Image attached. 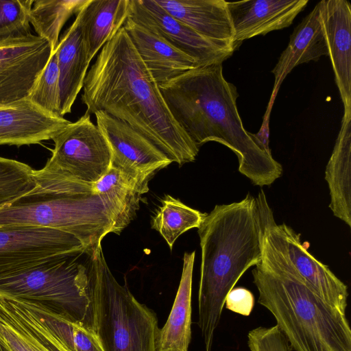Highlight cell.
<instances>
[{"label":"cell","mask_w":351,"mask_h":351,"mask_svg":"<svg viewBox=\"0 0 351 351\" xmlns=\"http://www.w3.org/2000/svg\"><path fill=\"white\" fill-rule=\"evenodd\" d=\"M322 56H328V51L319 2L295 28L287 48L272 70L274 85L269 102L273 104L282 81L294 67L317 60Z\"/></svg>","instance_id":"20"},{"label":"cell","mask_w":351,"mask_h":351,"mask_svg":"<svg viewBox=\"0 0 351 351\" xmlns=\"http://www.w3.org/2000/svg\"><path fill=\"white\" fill-rule=\"evenodd\" d=\"M308 2V0L226 1L234 49L246 39L289 27Z\"/></svg>","instance_id":"14"},{"label":"cell","mask_w":351,"mask_h":351,"mask_svg":"<svg viewBox=\"0 0 351 351\" xmlns=\"http://www.w3.org/2000/svg\"><path fill=\"white\" fill-rule=\"evenodd\" d=\"M225 307L238 314L249 316L254 306L253 293L243 287L233 288L227 295Z\"/></svg>","instance_id":"32"},{"label":"cell","mask_w":351,"mask_h":351,"mask_svg":"<svg viewBox=\"0 0 351 351\" xmlns=\"http://www.w3.org/2000/svg\"><path fill=\"white\" fill-rule=\"evenodd\" d=\"M256 202L271 234L308 287L328 304L346 314L347 285L308 252V243H302L300 234L285 223H276L263 190L258 192Z\"/></svg>","instance_id":"9"},{"label":"cell","mask_w":351,"mask_h":351,"mask_svg":"<svg viewBox=\"0 0 351 351\" xmlns=\"http://www.w3.org/2000/svg\"><path fill=\"white\" fill-rule=\"evenodd\" d=\"M202 251L198 326L211 351L225 300L243 274L262 258L256 198L216 205L197 228Z\"/></svg>","instance_id":"4"},{"label":"cell","mask_w":351,"mask_h":351,"mask_svg":"<svg viewBox=\"0 0 351 351\" xmlns=\"http://www.w3.org/2000/svg\"><path fill=\"white\" fill-rule=\"evenodd\" d=\"M171 16L201 36L232 48L233 29L224 0H154Z\"/></svg>","instance_id":"18"},{"label":"cell","mask_w":351,"mask_h":351,"mask_svg":"<svg viewBox=\"0 0 351 351\" xmlns=\"http://www.w3.org/2000/svg\"><path fill=\"white\" fill-rule=\"evenodd\" d=\"M93 186L112 217L113 233L117 234L135 218L142 195L149 191L148 186L112 166Z\"/></svg>","instance_id":"23"},{"label":"cell","mask_w":351,"mask_h":351,"mask_svg":"<svg viewBox=\"0 0 351 351\" xmlns=\"http://www.w3.org/2000/svg\"><path fill=\"white\" fill-rule=\"evenodd\" d=\"M84 254L58 256L29 268L0 276V297L39 302L92 328Z\"/></svg>","instance_id":"7"},{"label":"cell","mask_w":351,"mask_h":351,"mask_svg":"<svg viewBox=\"0 0 351 351\" xmlns=\"http://www.w3.org/2000/svg\"><path fill=\"white\" fill-rule=\"evenodd\" d=\"M129 18L191 57L197 67L222 63L234 51L201 36L154 0H130Z\"/></svg>","instance_id":"12"},{"label":"cell","mask_w":351,"mask_h":351,"mask_svg":"<svg viewBox=\"0 0 351 351\" xmlns=\"http://www.w3.org/2000/svg\"><path fill=\"white\" fill-rule=\"evenodd\" d=\"M86 261L92 328L104 351H158L160 328L154 311L115 279L101 245Z\"/></svg>","instance_id":"5"},{"label":"cell","mask_w":351,"mask_h":351,"mask_svg":"<svg viewBox=\"0 0 351 351\" xmlns=\"http://www.w3.org/2000/svg\"><path fill=\"white\" fill-rule=\"evenodd\" d=\"M97 126L111 151V166L138 183L149 180L172 160L141 133L104 111L95 113Z\"/></svg>","instance_id":"11"},{"label":"cell","mask_w":351,"mask_h":351,"mask_svg":"<svg viewBox=\"0 0 351 351\" xmlns=\"http://www.w3.org/2000/svg\"><path fill=\"white\" fill-rule=\"evenodd\" d=\"M262 258L252 270L258 303L274 316L295 351H351L346 315L306 285L259 215Z\"/></svg>","instance_id":"3"},{"label":"cell","mask_w":351,"mask_h":351,"mask_svg":"<svg viewBox=\"0 0 351 351\" xmlns=\"http://www.w3.org/2000/svg\"><path fill=\"white\" fill-rule=\"evenodd\" d=\"M89 62L123 26L130 0H88L77 12Z\"/></svg>","instance_id":"24"},{"label":"cell","mask_w":351,"mask_h":351,"mask_svg":"<svg viewBox=\"0 0 351 351\" xmlns=\"http://www.w3.org/2000/svg\"><path fill=\"white\" fill-rule=\"evenodd\" d=\"M34 0H0V43L31 34L29 12Z\"/></svg>","instance_id":"31"},{"label":"cell","mask_w":351,"mask_h":351,"mask_svg":"<svg viewBox=\"0 0 351 351\" xmlns=\"http://www.w3.org/2000/svg\"><path fill=\"white\" fill-rule=\"evenodd\" d=\"M0 226H36L70 234L88 254L113 233L112 217L97 193L82 194L37 188L0 210Z\"/></svg>","instance_id":"6"},{"label":"cell","mask_w":351,"mask_h":351,"mask_svg":"<svg viewBox=\"0 0 351 351\" xmlns=\"http://www.w3.org/2000/svg\"><path fill=\"white\" fill-rule=\"evenodd\" d=\"M16 300L43 333L63 351H104L93 328L39 302Z\"/></svg>","instance_id":"19"},{"label":"cell","mask_w":351,"mask_h":351,"mask_svg":"<svg viewBox=\"0 0 351 351\" xmlns=\"http://www.w3.org/2000/svg\"><path fill=\"white\" fill-rule=\"evenodd\" d=\"M328 56L344 110H351V6L346 0L319 1Z\"/></svg>","instance_id":"16"},{"label":"cell","mask_w":351,"mask_h":351,"mask_svg":"<svg viewBox=\"0 0 351 351\" xmlns=\"http://www.w3.org/2000/svg\"><path fill=\"white\" fill-rule=\"evenodd\" d=\"M0 351H10L6 348L0 344Z\"/></svg>","instance_id":"34"},{"label":"cell","mask_w":351,"mask_h":351,"mask_svg":"<svg viewBox=\"0 0 351 351\" xmlns=\"http://www.w3.org/2000/svg\"><path fill=\"white\" fill-rule=\"evenodd\" d=\"M0 344L10 351H63L15 299L0 297Z\"/></svg>","instance_id":"26"},{"label":"cell","mask_w":351,"mask_h":351,"mask_svg":"<svg viewBox=\"0 0 351 351\" xmlns=\"http://www.w3.org/2000/svg\"><path fill=\"white\" fill-rule=\"evenodd\" d=\"M195 252H185L178 291L164 326L158 351H188L191 339L192 279Z\"/></svg>","instance_id":"25"},{"label":"cell","mask_w":351,"mask_h":351,"mask_svg":"<svg viewBox=\"0 0 351 351\" xmlns=\"http://www.w3.org/2000/svg\"><path fill=\"white\" fill-rule=\"evenodd\" d=\"M27 99L44 112L60 117V74L56 50L38 75Z\"/></svg>","instance_id":"30"},{"label":"cell","mask_w":351,"mask_h":351,"mask_svg":"<svg viewBox=\"0 0 351 351\" xmlns=\"http://www.w3.org/2000/svg\"><path fill=\"white\" fill-rule=\"evenodd\" d=\"M123 27L158 86L197 67L191 57L130 18Z\"/></svg>","instance_id":"17"},{"label":"cell","mask_w":351,"mask_h":351,"mask_svg":"<svg viewBox=\"0 0 351 351\" xmlns=\"http://www.w3.org/2000/svg\"><path fill=\"white\" fill-rule=\"evenodd\" d=\"M52 52L46 39L32 34L0 43V106L27 98Z\"/></svg>","instance_id":"13"},{"label":"cell","mask_w":351,"mask_h":351,"mask_svg":"<svg viewBox=\"0 0 351 351\" xmlns=\"http://www.w3.org/2000/svg\"><path fill=\"white\" fill-rule=\"evenodd\" d=\"M52 140L51 156L42 169L34 170V178H64L94 184L111 167L110 147L87 112Z\"/></svg>","instance_id":"8"},{"label":"cell","mask_w":351,"mask_h":351,"mask_svg":"<svg viewBox=\"0 0 351 351\" xmlns=\"http://www.w3.org/2000/svg\"><path fill=\"white\" fill-rule=\"evenodd\" d=\"M34 170L25 163L0 156V210L36 187Z\"/></svg>","instance_id":"29"},{"label":"cell","mask_w":351,"mask_h":351,"mask_svg":"<svg viewBox=\"0 0 351 351\" xmlns=\"http://www.w3.org/2000/svg\"><path fill=\"white\" fill-rule=\"evenodd\" d=\"M159 88L174 119L197 147L208 141L227 146L238 156L239 172L254 185H270L282 176V165L243 128L237 88L225 79L222 63L191 69Z\"/></svg>","instance_id":"2"},{"label":"cell","mask_w":351,"mask_h":351,"mask_svg":"<svg viewBox=\"0 0 351 351\" xmlns=\"http://www.w3.org/2000/svg\"><path fill=\"white\" fill-rule=\"evenodd\" d=\"M272 106V104L269 103L268 105V108L265 112L263 123L261 127L256 134H252L250 132V136H252L254 141L256 143V145L266 154L269 156H271V149L269 146V114L271 111V108Z\"/></svg>","instance_id":"33"},{"label":"cell","mask_w":351,"mask_h":351,"mask_svg":"<svg viewBox=\"0 0 351 351\" xmlns=\"http://www.w3.org/2000/svg\"><path fill=\"white\" fill-rule=\"evenodd\" d=\"M60 74V115L71 112L83 88L90 62L88 60L78 13L56 49Z\"/></svg>","instance_id":"21"},{"label":"cell","mask_w":351,"mask_h":351,"mask_svg":"<svg viewBox=\"0 0 351 351\" xmlns=\"http://www.w3.org/2000/svg\"><path fill=\"white\" fill-rule=\"evenodd\" d=\"M82 100L86 112L104 111L125 122L179 166L195 160L199 148L174 119L123 27L87 72Z\"/></svg>","instance_id":"1"},{"label":"cell","mask_w":351,"mask_h":351,"mask_svg":"<svg viewBox=\"0 0 351 351\" xmlns=\"http://www.w3.org/2000/svg\"><path fill=\"white\" fill-rule=\"evenodd\" d=\"M88 254L75 237L48 228L0 226V276L12 274L53 257Z\"/></svg>","instance_id":"10"},{"label":"cell","mask_w":351,"mask_h":351,"mask_svg":"<svg viewBox=\"0 0 351 351\" xmlns=\"http://www.w3.org/2000/svg\"><path fill=\"white\" fill-rule=\"evenodd\" d=\"M71 121L47 113L27 98L0 106V145H28L53 139Z\"/></svg>","instance_id":"15"},{"label":"cell","mask_w":351,"mask_h":351,"mask_svg":"<svg viewBox=\"0 0 351 351\" xmlns=\"http://www.w3.org/2000/svg\"><path fill=\"white\" fill-rule=\"evenodd\" d=\"M206 215V213L166 195L152 217V228L161 234L171 250L176 239L187 230L198 228Z\"/></svg>","instance_id":"28"},{"label":"cell","mask_w":351,"mask_h":351,"mask_svg":"<svg viewBox=\"0 0 351 351\" xmlns=\"http://www.w3.org/2000/svg\"><path fill=\"white\" fill-rule=\"evenodd\" d=\"M88 0H36L34 1L29 21L38 36L46 39L53 52L58 45L60 31L73 14H76Z\"/></svg>","instance_id":"27"},{"label":"cell","mask_w":351,"mask_h":351,"mask_svg":"<svg viewBox=\"0 0 351 351\" xmlns=\"http://www.w3.org/2000/svg\"><path fill=\"white\" fill-rule=\"evenodd\" d=\"M351 110L344 111L341 126L325 170L335 217L351 226Z\"/></svg>","instance_id":"22"}]
</instances>
